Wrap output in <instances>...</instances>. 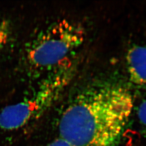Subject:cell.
<instances>
[{"mask_svg":"<svg viewBox=\"0 0 146 146\" xmlns=\"http://www.w3.org/2000/svg\"><path fill=\"white\" fill-rule=\"evenodd\" d=\"M47 146H73L68 141L60 137L50 142Z\"/></svg>","mask_w":146,"mask_h":146,"instance_id":"7","label":"cell"},{"mask_svg":"<svg viewBox=\"0 0 146 146\" xmlns=\"http://www.w3.org/2000/svg\"><path fill=\"white\" fill-rule=\"evenodd\" d=\"M133 107L131 93L123 88L90 89L63 111L59 122L60 137L73 146H115Z\"/></svg>","mask_w":146,"mask_h":146,"instance_id":"1","label":"cell"},{"mask_svg":"<svg viewBox=\"0 0 146 146\" xmlns=\"http://www.w3.org/2000/svg\"><path fill=\"white\" fill-rule=\"evenodd\" d=\"M84 38V28L78 23L58 21L33 40L27 50V62L36 69L57 67L81 46Z\"/></svg>","mask_w":146,"mask_h":146,"instance_id":"2","label":"cell"},{"mask_svg":"<svg viewBox=\"0 0 146 146\" xmlns=\"http://www.w3.org/2000/svg\"><path fill=\"white\" fill-rule=\"evenodd\" d=\"M137 115L141 124L146 128V100L143 101L139 107Z\"/></svg>","mask_w":146,"mask_h":146,"instance_id":"6","label":"cell"},{"mask_svg":"<svg viewBox=\"0 0 146 146\" xmlns=\"http://www.w3.org/2000/svg\"><path fill=\"white\" fill-rule=\"evenodd\" d=\"M71 74L67 65L58 67L26 98L7 106L0 112V128L16 129L40 115L58 100L70 80Z\"/></svg>","mask_w":146,"mask_h":146,"instance_id":"3","label":"cell"},{"mask_svg":"<svg viewBox=\"0 0 146 146\" xmlns=\"http://www.w3.org/2000/svg\"><path fill=\"white\" fill-rule=\"evenodd\" d=\"M126 61L131 82L137 86H146V47H131L127 52Z\"/></svg>","mask_w":146,"mask_h":146,"instance_id":"4","label":"cell"},{"mask_svg":"<svg viewBox=\"0 0 146 146\" xmlns=\"http://www.w3.org/2000/svg\"><path fill=\"white\" fill-rule=\"evenodd\" d=\"M9 26L4 20H0V50L5 45L9 36Z\"/></svg>","mask_w":146,"mask_h":146,"instance_id":"5","label":"cell"}]
</instances>
